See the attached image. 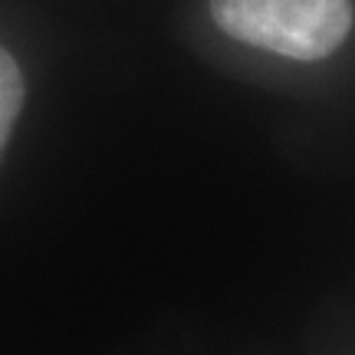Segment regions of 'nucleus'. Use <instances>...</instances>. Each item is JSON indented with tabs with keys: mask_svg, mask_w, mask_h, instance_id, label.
Segmentation results:
<instances>
[{
	"mask_svg": "<svg viewBox=\"0 0 355 355\" xmlns=\"http://www.w3.org/2000/svg\"><path fill=\"white\" fill-rule=\"evenodd\" d=\"M227 37L290 60H322L352 30V0H207Z\"/></svg>",
	"mask_w": 355,
	"mask_h": 355,
	"instance_id": "nucleus-1",
	"label": "nucleus"
},
{
	"mask_svg": "<svg viewBox=\"0 0 355 355\" xmlns=\"http://www.w3.org/2000/svg\"><path fill=\"white\" fill-rule=\"evenodd\" d=\"M24 109V73L10 53L0 46V152L10 139V128Z\"/></svg>",
	"mask_w": 355,
	"mask_h": 355,
	"instance_id": "nucleus-2",
	"label": "nucleus"
}]
</instances>
